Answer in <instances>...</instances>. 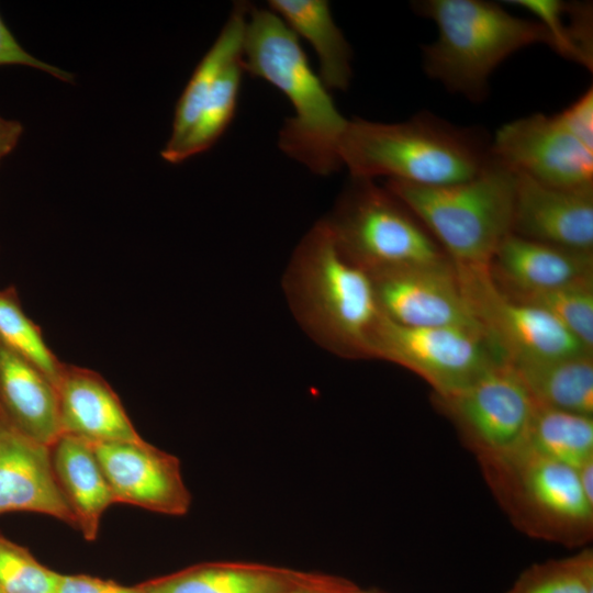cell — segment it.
<instances>
[{"instance_id": "obj_15", "label": "cell", "mask_w": 593, "mask_h": 593, "mask_svg": "<svg viewBox=\"0 0 593 593\" xmlns=\"http://www.w3.org/2000/svg\"><path fill=\"white\" fill-rule=\"evenodd\" d=\"M512 233L593 253V189L552 187L516 174Z\"/></svg>"}, {"instance_id": "obj_9", "label": "cell", "mask_w": 593, "mask_h": 593, "mask_svg": "<svg viewBox=\"0 0 593 593\" xmlns=\"http://www.w3.org/2000/svg\"><path fill=\"white\" fill-rule=\"evenodd\" d=\"M434 401L479 461L523 448L536 409L524 382L506 362L456 392L434 395Z\"/></svg>"}, {"instance_id": "obj_34", "label": "cell", "mask_w": 593, "mask_h": 593, "mask_svg": "<svg viewBox=\"0 0 593 593\" xmlns=\"http://www.w3.org/2000/svg\"><path fill=\"white\" fill-rule=\"evenodd\" d=\"M580 483L590 500L593 501V461H590L577 470Z\"/></svg>"}, {"instance_id": "obj_30", "label": "cell", "mask_w": 593, "mask_h": 593, "mask_svg": "<svg viewBox=\"0 0 593 593\" xmlns=\"http://www.w3.org/2000/svg\"><path fill=\"white\" fill-rule=\"evenodd\" d=\"M19 65L35 68L65 81L72 82L74 75L47 64L27 53L13 36L0 16V66Z\"/></svg>"}, {"instance_id": "obj_17", "label": "cell", "mask_w": 593, "mask_h": 593, "mask_svg": "<svg viewBox=\"0 0 593 593\" xmlns=\"http://www.w3.org/2000/svg\"><path fill=\"white\" fill-rule=\"evenodd\" d=\"M490 273L507 295L593 283V253L559 247L511 233L490 262Z\"/></svg>"}, {"instance_id": "obj_2", "label": "cell", "mask_w": 593, "mask_h": 593, "mask_svg": "<svg viewBox=\"0 0 593 593\" xmlns=\"http://www.w3.org/2000/svg\"><path fill=\"white\" fill-rule=\"evenodd\" d=\"M244 68L279 89L293 107L294 114L279 131V148L316 175L339 170V145L348 120L312 69L299 37L271 10L249 9Z\"/></svg>"}, {"instance_id": "obj_1", "label": "cell", "mask_w": 593, "mask_h": 593, "mask_svg": "<svg viewBox=\"0 0 593 593\" xmlns=\"http://www.w3.org/2000/svg\"><path fill=\"white\" fill-rule=\"evenodd\" d=\"M491 142L481 128L421 111L398 123L348 120L339 155L350 177L436 187L478 176L493 159Z\"/></svg>"}, {"instance_id": "obj_6", "label": "cell", "mask_w": 593, "mask_h": 593, "mask_svg": "<svg viewBox=\"0 0 593 593\" xmlns=\"http://www.w3.org/2000/svg\"><path fill=\"white\" fill-rule=\"evenodd\" d=\"M479 463L496 500L525 534L570 547L592 538L593 501L575 469L526 446Z\"/></svg>"}, {"instance_id": "obj_21", "label": "cell", "mask_w": 593, "mask_h": 593, "mask_svg": "<svg viewBox=\"0 0 593 593\" xmlns=\"http://www.w3.org/2000/svg\"><path fill=\"white\" fill-rule=\"evenodd\" d=\"M269 10L279 15L299 37L316 52L320 78L331 90H346L351 81V48L336 25L325 0H270Z\"/></svg>"}, {"instance_id": "obj_20", "label": "cell", "mask_w": 593, "mask_h": 593, "mask_svg": "<svg viewBox=\"0 0 593 593\" xmlns=\"http://www.w3.org/2000/svg\"><path fill=\"white\" fill-rule=\"evenodd\" d=\"M52 462L59 489L88 541L99 533L101 518L114 497L90 443L67 434L51 446Z\"/></svg>"}, {"instance_id": "obj_37", "label": "cell", "mask_w": 593, "mask_h": 593, "mask_svg": "<svg viewBox=\"0 0 593 593\" xmlns=\"http://www.w3.org/2000/svg\"><path fill=\"white\" fill-rule=\"evenodd\" d=\"M0 593H4V592L1 590V588H0Z\"/></svg>"}, {"instance_id": "obj_25", "label": "cell", "mask_w": 593, "mask_h": 593, "mask_svg": "<svg viewBox=\"0 0 593 593\" xmlns=\"http://www.w3.org/2000/svg\"><path fill=\"white\" fill-rule=\"evenodd\" d=\"M513 5L532 12L548 31L551 48L563 58L592 70V10L588 3L558 0H513Z\"/></svg>"}, {"instance_id": "obj_19", "label": "cell", "mask_w": 593, "mask_h": 593, "mask_svg": "<svg viewBox=\"0 0 593 593\" xmlns=\"http://www.w3.org/2000/svg\"><path fill=\"white\" fill-rule=\"evenodd\" d=\"M0 414L22 434L53 446L61 435L53 381L0 342Z\"/></svg>"}, {"instance_id": "obj_32", "label": "cell", "mask_w": 593, "mask_h": 593, "mask_svg": "<svg viewBox=\"0 0 593 593\" xmlns=\"http://www.w3.org/2000/svg\"><path fill=\"white\" fill-rule=\"evenodd\" d=\"M56 593H145L138 588L123 586L87 575H65L58 573Z\"/></svg>"}, {"instance_id": "obj_10", "label": "cell", "mask_w": 593, "mask_h": 593, "mask_svg": "<svg viewBox=\"0 0 593 593\" xmlns=\"http://www.w3.org/2000/svg\"><path fill=\"white\" fill-rule=\"evenodd\" d=\"M454 268L475 321L506 363L593 353L544 310L506 295L490 268Z\"/></svg>"}, {"instance_id": "obj_29", "label": "cell", "mask_w": 593, "mask_h": 593, "mask_svg": "<svg viewBox=\"0 0 593 593\" xmlns=\"http://www.w3.org/2000/svg\"><path fill=\"white\" fill-rule=\"evenodd\" d=\"M58 573L0 535V588L4 593H56Z\"/></svg>"}, {"instance_id": "obj_14", "label": "cell", "mask_w": 593, "mask_h": 593, "mask_svg": "<svg viewBox=\"0 0 593 593\" xmlns=\"http://www.w3.org/2000/svg\"><path fill=\"white\" fill-rule=\"evenodd\" d=\"M92 447L114 503L171 516H181L189 511L191 494L176 456L144 439L100 443Z\"/></svg>"}, {"instance_id": "obj_11", "label": "cell", "mask_w": 593, "mask_h": 593, "mask_svg": "<svg viewBox=\"0 0 593 593\" xmlns=\"http://www.w3.org/2000/svg\"><path fill=\"white\" fill-rule=\"evenodd\" d=\"M371 357L416 373L433 388L434 395L456 392L491 367L505 362L481 333L403 326L384 316L372 338Z\"/></svg>"}, {"instance_id": "obj_16", "label": "cell", "mask_w": 593, "mask_h": 593, "mask_svg": "<svg viewBox=\"0 0 593 593\" xmlns=\"http://www.w3.org/2000/svg\"><path fill=\"white\" fill-rule=\"evenodd\" d=\"M32 512L76 528L45 446L19 432L0 414V514Z\"/></svg>"}, {"instance_id": "obj_23", "label": "cell", "mask_w": 593, "mask_h": 593, "mask_svg": "<svg viewBox=\"0 0 593 593\" xmlns=\"http://www.w3.org/2000/svg\"><path fill=\"white\" fill-rule=\"evenodd\" d=\"M309 582L290 571L260 566L213 563L150 581L145 593H281Z\"/></svg>"}, {"instance_id": "obj_27", "label": "cell", "mask_w": 593, "mask_h": 593, "mask_svg": "<svg viewBox=\"0 0 593 593\" xmlns=\"http://www.w3.org/2000/svg\"><path fill=\"white\" fill-rule=\"evenodd\" d=\"M506 593H593V553L585 549L524 570Z\"/></svg>"}, {"instance_id": "obj_5", "label": "cell", "mask_w": 593, "mask_h": 593, "mask_svg": "<svg viewBox=\"0 0 593 593\" xmlns=\"http://www.w3.org/2000/svg\"><path fill=\"white\" fill-rule=\"evenodd\" d=\"M385 187L422 221L455 266L490 268L512 233L516 174L494 157L463 182L432 187L388 180Z\"/></svg>"}, {"instance_id": "obj_3", "label": "cell", "mask_w": 593, "mask_h": 593, "mask_svg": "<svg viewBox=\"0 0 593 593\" xmlns=\"http://www.w3.org/2000/svg\"><path fill=\"white\" fill-rule=\"evenodd\" d=\"M286 288L298 321L322 346L343 357H371L383 316L372 279L340 253L324 220L298 245Z\"/></svg>"}, {"instance_id": "obj_26", "label": "cell", "mask_w": 593, "mask_h": 593, "mask_svg": "<svg viewBox=\"0 0 593 593\" xmlns=\"http://www.w3.org/2000/svg\"><path fill=\"white\" fill-rule=\"evenodd\" d=\"M0 342L43 371L55 385L64 362L46 344L41 327L24 312L14 287L0 289Z\"/></svg>"}, {"instance_id": "obj_28", "label": "cell", "mask_w": 593, "mask_h": 593, "mask_svg": "<svg viewBox=\"0 0 593 593\" xmlns=\"http://www.w3.org/2000/svg\"><path fill=\"white\" fill-rule=\"evenodd\" d=\"M508 296L544 310L593 351V283Z\"/></svg>"}, {"instance_id": "obj_24", "label": "cell", "mask_w": 593, "mask_h": 593, "mask_svg": "<svg viewBox=\"0 0 593 593\" xmlns=\"http://www.w3.org/2000/svg\"><path fill=\"white\" fill-rule=\"evenodd\" d=\"M525 446L578 470L593 461V416L536 404Z\"/></svg>"}, {"instance_id": "obj_33", "label": "cell", "mask_w": 593, "mask_h": 593, "mask_svg": "<svg viewBox=\"0 0 593 593\" xmlns=\"http://www.w3.org/2000/svg\"><path fill=\"white\" fill-rule=\"evenodd\" d=\"M23 125L16 120L0 116V163L18 145Z\"/></svg>"}, {"instance_id": "obj_18", "label": "cell", "mask_w": 593, "mask_h": 593, "mask_svg": "<svg viewBox=\"0 0 593 593\" xmlns=\"http://www.w3.org/2000/svg\"><path fill=\"white\" fill-rule=\"evenodd\" d=\"M55 389L61 435L92 445L143 439L115 391L98 372L63 363Z\"/></svg>"}, {"instance_id": "obj_35", "label": "cell", "mask_w": 593, "mask_h": 593, "mask_svg": "<svg viewBox=\"0 0 593 593\" xmlns=\"http://www.w3.org/2000/svg\"><path fill=\"white\" fill-rule=\"evenodd\" d=\"M353 586H339L336 590H333L331 592H323L318 590L315 586H309L306 583L302 585L294 586L292 589H289L287 591H283L281 593H348Z\"/></svg>"}, {"instance_id": "obj_13", "label": "cell", "mask_w": 593, "mask_h": 593, "mask_svg": "<svg viewBox=\"0 0 593 593\" xmlns=\"http://www.w3.org/2000/svg\"><path fill=\"white\" fill-rule=\"evenodd\" d=\"M384 317L411 327L483 332L459 287L450 260L370 273Z\"/></svg>"}, {"instance_id": "obj_31", "label": "cell", "mask_w": 593, "mask_h": 593, "mask_svg": "<svg viewBox=\"0 0 593 593\" xmlns=\"http://www.w3.org/2000/svg\"><path fill=\"white\" fill-rule=\"evenodd\" d=\"M570 130L588 146L593 147V90L589 88L568 108L559 112Z\"/></svg>"}, {"instance_id": "obj_8", "label": "cell", "mask_w": 593, "mask_h": 593, "mask_svg": "<svg viewBox=\"0 0 593 593\" xmlns=\"http://www.w3.org/2000/svg\"><path fill=\"white\" fill-rule=\"evenodd\" d=\"M250 4L236 2L213 45L202 57L175 109L161 157L181 163L212 147L236 113L244 68V40Z\"/></svg>"}, {"instance_id": "obj_4", "label": "cell", "mask_w": 593, "mask_h": 593, "mask_svg": "<svg viewBox=\"0 0 593 593\" xmlns=\"http://www.w3.org/2000/svg\"><path fill=\"white\" fill-rule=\"evenodd\" d=\"M413 8L438 31L437 38L423 48L425 72L471 101L484 99L490 76L511 55L535 44L551 46L539 21L512 15L493 2L422 0Z\"/></svg>"}, {"instance_id": "obj_7", "label": "cell", "mask_w": 593, "mask_h": 593, "mask_svg": "<svg viewBox=\"0 0 593 593\" xmlns=\"http://www.w3.org/2000/svg\"><path fill=\"white\" fill-rule=\"evenodd\" d=\"M323 220L340 253L369 275L450 260L422 221L372 179L350 177Z\"/></svg>"}, {"instance_id": "obj_12", "label": "cell", "mask_w": 593, "mask_h": 593, "mask_svg": "<svg viewBox=\"0 0 593 593\" xmlns=\"http://www.w3.org/2000/svg\"><path fill=\"white\" fill-rule=\"evenodd\" d=\"M492 156L516 174L566 189H593V147L584 144L560 113H535L501 126Z\"/></svg>"}, {"instance_id": "obj_22", "label": "cell", "mask_w": 593, "mask_h": 593, "mask_svg": "<svg viewBox=\"0 0 593 593\" xmlns=\"http://www.w3.org/2000/svg\"><path fill=\"white\" fill-rule=\"evenodd\" d=\"M511 366L537 405L593 416V353Z\"/></svg>"}, {"instance_id": "obj_36", "label": "cell", "mask_w": 593, "mask_h": 593, "mask_svg": "<svg viewBox=\"0 0 593 593\" xmlns=\"http://www.w3.org/2000/svg\"><path fill=\"white\" fill-rule=\"evenodd\" d=\"M348 593H376V592H362L356 588H353Z\"/></svg>"}]
</instances>
